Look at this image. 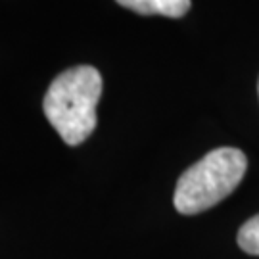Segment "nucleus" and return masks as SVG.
<instances>
[{
  "label": "nucleus",
  "instance_id": "7ed1b4c3",
  "mask_svg": "<svg viewBox=\"0 0 259 259\" xmlns=\"http://www.w3.org/2000/svg\"><path fill=\"white\" fill-rule=\"evenodd\" d=\"M123 8L142 16H165L183 18L190 10V0H115Z\"/></svg>",
  "mask_w": 259,
  "mask_h": 259
},
{
  "label": "nucleus",
  "instance_id": "f257e3e1",
  "mask_svg": "<svg viewBox=\"0 0 259 259\" xmlns=\"http://www.w3.org/2000/svg\"><path fill=\"white\" fill-rule=\"evenodd\" d=\"M100 96L102 75L93 65L69 67L48 87L42 110L65 144L79 146L93 135Z\"/></svg>",
  "mask_w": 259,
  "mask_h": 259
},
{
  "label": "nucleus",
  "instance_id": "20e7f679",
  "mask_svg": "<svg viewBox=\"0 0 259 259\" xmlns=\"http://www.w3.org/2000/svg\"><path fill=\"white\" fill-rule=\"evenodd\" d=\"M238 246L250 255H259V215L248 219L240 227Z\"/></svg>",
  "mask_w": 259,
  "mask_h": 259
},
{
  "label": "nucleus",
  "instance_id": "39448f33",
  "mask_svg": "<svg viewBox=\"0 0 259 259\" xmlns=\"http://www.w3.org/2000/svg\"><path fill=\"white\" fill-rule=\"evenodd\" d=\"M257 93H259V81H257Z\"/></svg>",
  "mask_w": 259,
  "mask_h": 259
},
{
  "label": "nucleus",
  "instance_id": "f03ea898",
  "mask_svg": "<svg viewBox=\"0 0 259 259\" xmlns=\"http://www.w3.org/2000/svg\"><path fill=\"white\" fill-rule=\"evenodd\" d=\"M248 169V157L238 148L223 146L205 154L179 177L173 196L177 211L196 215L223 202L236 190Z\"/></svg>",
  "mask_w": 259,
  "mask_h": 259
}]
</instances>
